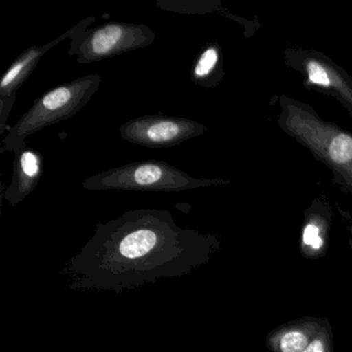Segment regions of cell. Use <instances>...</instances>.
<instances>
[{"instance_id":"cell-1","label":"cell","mask_w":352,"mask_h":352,"mask_svg":"<svg viewBox=\"0 0 352 352\" xmlns=\"http://www.w3.org/2000/svg\"><path fill=\"white\" fill-rule=\"evenodd\" d=\"M220 243L180 228L168 210H131L98 223L94 236L60 271L73 290L116 294L182 277L209 263Z\"/></svg>"},{"instance_id":"cell-2","label":"cell","mask_w":352,"mask_h":352,"mask_svg":"<svg viewBox=\"0 0 352 352\" xmlns=\"http://www.w3.org/2000/svg\"><path fill=\"white\" fill-rule=\"evenodd\" d=\"M100 84L102 77L92 74L56 86L36 98L32 108L10 127L1 153L23 149L28 135L76 116L91 100Z\"/></svg>"},{"instance_id":"cell-3","label":"cell","mask_w":352,"mask_h":352,"mask_svg":"<svg viewBox=\"0 0 352 352\" xmlns=\"http://www.w3.org/2000/svg\"><path fill=\"white\" fill-rule=\"evenodd\" d=\"M217 181L197 179L160 160L123 164L98 173L83 181L86 190L173 191L192 190L216 184Z\"/></svg>"},{"instance_id":"cell-4","label":"cell","mask_w":352,"mask_h":352,"mask_svg":"<svg viewBox=\"0 0 352 352\" xmlns=\"http://www.w3.org/2000/svg\"><path fill=\"white\" fill-rule=\"evenodd\" d=\"M96 21L94 16L81 20L69 38L71 46L67 54L77 57L80 65L98 63L146 48L156 38L155 32L145 24L110 22L90 28Z\"/></svg>"},{"instance_id":"cell-5","label":"cell","mask_w":352,"mask_h":352,"mask_svg":"<svg viewBox=\"0 0 352 352\" xmlns=\"http://www.w3.org/2000/svg\"><path fill=\"white\" fill-rule=\"evenodd\" d=\"M205 131V125L192 119L160 114L137 117L119 126L124 141L153 149L180 145Z\"/></svg>"},{"instance_id":"cell-6","label":"cell","mask_w":352,"mask_h":352,"mask_svg":"<svg viewBox=\"0 0 352 352\" xmlns=\"http://www.w3.org/2000/svg\"><path fill=\"white\" fill-rule=\"evenodd\" d=\"M76 30H77V25L74 26L52 42L30 47L14 61L11 67L3 74L0 81V135H3L6 129L9 131L10 127L7 125L8 120L17 100L18 90L34 73L36 65L42 60V57L51 49L57 46L59 43L63 42L67 38H71Z\"/></svg>"},{"instance_id":"cell-7","label":"cell","mask_w":352,"mask_h":352,"mask_svg":"<svg viewBox=\"0 0 352 352\" xmlns=\"http://www.w3.org/2000/svg\"><path fill=\"white\" fill-rule=\"evenodd\" d=\"M329 327V321L321 317L289 321L267 333V347L271 352H304L310 342Z\"/></svg>"},{"instance_id":"cell-8","label":"cell","mask_w":352,"mask_h":352,"mask_svg":"<svg viewBox=\"0 0 352 352\" xmlns=\"http://www.w3.org/2000/svg\"><path fill=\"white\" fill-rule=\"evenodd\" d=\"M14 153L13 177L6 190V199L12 207H17L36 190L44 174V157L40 152L28 146Z\"/></svg>"},{"instance_id":"cell-9","label":"cell","mask_w":352,"mask_h":352,"mask_svg":"<svg viewBox=\"0 0 352 352\" xmlns=\"http://www.w3.org/2000/svg\"><path fill=\"white\" fill-rule=\"evenodd\" d=\"M219 49L216 45L209 44L201 49L195 57L190 71V79L197 85L211 86L213 78L220 65Z\"/></svg>"},{"instance_id":"cell-10","label":"cell","mask_w":352,"mask_h":352,"mask_svg":"<svg viewBox=\"0 0 352 352\" xmlns=\"http://www.w3.org/2000/svg\"><path fill=\"white\" fill-rule=\"evenodd\" d=\"M329 155L336 164H347L352 160V138L338 135L329 146Z\"/></svg>"},{"instance_id":"cell-11","label":"cell","mask_w":352,"mask_h":352,"mask_svg":"<svg viewBox=\"0 0 352 352\" xmlns=\"http://www.w3.org/2000/svg\"><path fill=\"white\" fill-rule=\"evenodd\" d=\"M304 352H335L333 333L331 327L316 336L309 344Z\"/></svg>"},{"instance_id":"cell-12","label":"cell","mask_w":352,"mask_h":352,"mask_svg":"<svg viewBox=\"0 0 352 352\" xmlns=\"http://www.w3.org/2000/svg\"><path fill=\"white\" fill-rule=\"evenodd\" d=\"M307 71H308L309 80L312 82L313 84H316L319 86H327L331 85V80H329V74L325 71L324 67L322 65H319L318 63L315 61H310L307 67Z\"/></svg>"},{"instance_id":"cell-13","label":"cell","mask_w":352,"mask_h":352,"mask_svg":"<svg viewBox=\"0 0 352 352\" xmlns=\"http://www.w3.org/2000/svg\"><path fill=\"white\" fill-rule=\"evenodd\" d=\"M350 248H351V250H352V240L350 241ZM351 280H352V274H351Z\"/></svg>"}]
</instances>
